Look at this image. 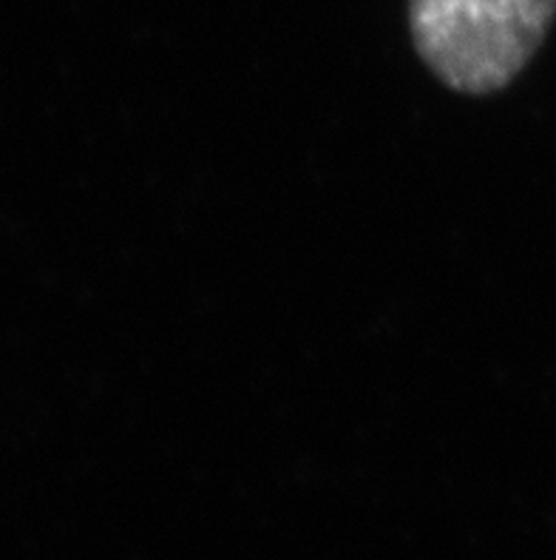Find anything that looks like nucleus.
Returning a JSON list of instances; mask_svg holds the SVG:
<instances>
[{
	"instance_id": "1",
	"label": "nucleus",
	"mask_w": 556,
	"mask_h": 560,
	"mask_svg": "<svg viewBox=\"0 0 556 560\" xmlns=\"http://www.w3.org/2000/svg\"><path fill=\"white\" fill-rule=\"evenodd\" d=\"M417 57L446 89L488 97L514 83L556 21V0H406Z\"/></svg>"
}]
</instances>
